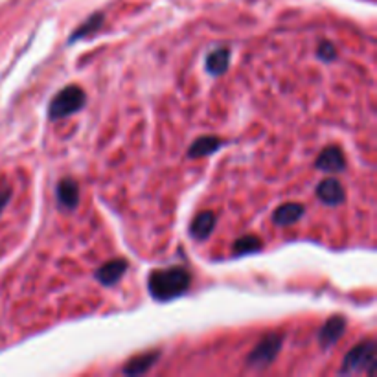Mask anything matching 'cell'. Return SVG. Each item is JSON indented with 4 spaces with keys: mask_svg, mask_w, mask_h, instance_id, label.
Returning <instances> with one entry per match:
<instances>
[{
    "mask_svg": "<svg viewBox=\"0 0 377 377\" xmlns=\"http://www.w3.org/2000/svg\"><path fill=\"white\" fill-rule=\"evenodd\" d=\"M126 271H127L126 260H112L98 269L96 278L102 282L103 286H114Z\"/></svg>",
    "mask_w": 377,
    "mask_h": 377,
    "instance_id": "ba28073f",
    "label": "cell"
},
{
    "mask_svg": "<svg viewBox=\"0 0 377 377\" xmlns=\"http://www.w3.org/2000/svg\"><path fill=\"white\" fill-rule=\"evenodd\" d=\"M282 340L284 337L278 333H271L267 335L260 344H258L256 348L252 350L251 355L247 359V364L252 368H265L272 363L278 355L282 348Z\"/></svg>",
    "mask_w": 377,
    "mask_h": 377,
    "instance_id": "277c9868",
    "label": "cell"
},
{
    "mask_svg": "<svg viewBox=\"0 0 377 377\" xmlns=\"http://www.w3.org/2000/svg\"><path fill=\"white\" fill-rule=\"evenodd\" d=\"M344 329H346V319L340 317V315L331 317L319 331V340L322 344V348H329L331 344L337 343L338 338L343 337Z\"/></svg>",
    "mask_w": 377,
    "mask_h": 377,
    "instance_id": "52a82bcc",
    "label": "cell"
},
{
    "mask_svg": "<svg viewBox=\"0 0 377 377\" xmlns=\"http://www.w3.org/2000/svg\"><path fill=\"white\" fill-rule=\"evenodd\" d=\"M376 343L373 340H364L353 346L352 352L344 357L340 373H353L363 372L366 370L368 373L376 372Z\"/></svg>",
    "mask_w": 377,
    "mask_h": 377,
    "instance_id": "7a4b0ae2",
    "label": "cell"
},
{
    "mask_svg": "<svg viewBox=\"0 0 377 377\" xmlns=\"http://www.w3.org/2000/svg\"><path fill=\"white\" fill-rule=\"evenodd\" d=\"M228 61H230V52L227 48L213 50L206 58V70L212 76H221V74L227 72Z\"/></svg>",
    "mask_w": 377,
    "mask_h": 377,
    "instance_id": "5bb4252c",
    "label": "cell"
},
{
    "mask_svg": "<svg viewBox=\"0 0 377 377\" xmlns=\"http://www.w3.org/2000/svg\"><path fill=\"white\" fill-rule=\"evenodd\" d=\"M261 249V242L256 236H243L234 243V254L236 256H245V254H252Z\"/></svg>",
    "mask_w": 377,
    "mask_h": 377,
    "instance_id": "2e32d148",
    "label": "cell"
},
{
    "mask_svg": "<svg viewBox=\"0 0 377 377\" xmlns=\"http://www.w3.org/2000/svg\"><path fill=\"white\" fill-rule=\"evenodd\" d=\"M103 22V13H94L91 15L85 22H83L81 26H79L76 32L72 34V37H70V43H74V41H79L83 39V37H88L91 34H94V32H98L100 29V26H102Z\"/></svg>",
    "mask_w": 377,
    "mask_h": 377,
    "instance_id": "9a60e30c",
    "label": "cell"
},
{
    "mask_svg": "<svg viewBox=\"0 0 377 377\" xmlns=\"http://www.w3.org/2000/svg\"><path fill=\"white\" fill-rule=\"evenodd\" d=\"M315 168L326 173H338L344 171L346 168V160H344V153L337 145H329L319 155V159L315 160Z\"/></svg>",
    "mask_w": 377,
    "mask_h": 377,
    "instance_id": "5b68a950",
    "label": "cell"
},
{
    "mask_svg": "<svg viewBox=\"0 0 377 377\" xmlns=\"http://www.w3.org/2000/svg\"><path fill=\"white\" fill-rule=\"evenodd\" d=\"M317 197L328 206H337V204L344 203L346 194H344V188L338 180L324 179L317 186Z\"/></svg>",
    "mask_w": 377,
    "mask_h": 377,
    "instance_id": "8992f818",
    "label": "cell"
},
{
    "mask_svg": "<svg viewBox=\"0 0 377 377\" xmlns=\"http://www.w3.org/2000/svg\"><path fill=\"white\" fill-rule=\"evenodd\" d=\"M317 55H319L322 61H333V59L337 58V50H335L333 44L324 41V43H320L319 50H317Z\"/></svg>",
    "mask_w": 377,
    "mask_h": 377,
    "instance_id": "e0dca14e",
    "label": "cell"
},
{
    "mask_svg": "<svg viewBox=\"0 0 377 377\" xmlns=\"http://www.w3.org/2000/svg\"><path fill=\"white\" fill-rule=\"evenodd\" d=\"M58 201L67 210H74L79 203V188L74 179H63L58 186Z\"/></svg>",
    "mask_w": 377,
    "mask_h": 377,
    "instance_id": "30bf717a",
    "label": "cell"
},
{
    "mask_svg": "<svg viewBox=\"0 0 377 377\" xmlns=\"http://www.w3.org/2000/svg\"><path fill=\"white\" fill-rule=\"evenodd\" d=\"M85 105V92L78 87H67L59 92L58 96L53 98L48 105V117L52 120H61V118L72 114V112L79 111Z\"/></svg>",
    "mask_w": 377,
    "mask_h": 377,
    "instance_id": "3957f363",
    "label": "cell"
},
{
    "mask_svg": "<svg viewBox=\"0 0 377 377\" xmlns=\"http://www.w3.org/2000/svg\"><path fill=\"white\" fill-rule=\"evenodd\" d=\"M223 145L221 138H216V136H201L194 144L190 145L188 157L190 159H199V157H209L212 153L219 150Z\"/></svg>",
    "mask_w": 377,
    "mask_h": 377,
    "instance_id": "8fae6325",
    "label": "cell"
},
{
    "mask_svg": "<svg viewBox=\"0 0 377 377\" xmlns=\"http://www.w3.org/2000/svg\"><path fill=\"white\" fill-rule=\"evenodd\" d=\"M304 216V206L298 203H287L282 204L272 213V221L278 225V227H289V225H295L300 218Z\"/></svg>",
    "mask_w": 377,
    "mask_h": 377,
    "instance_id": "9c48e42d",
    "label": "cell"
},
{
    "mask_svg": "<svg viewBox=\"0 0 377 377\" xmlns=\"http://www.w3.org/2000/svg\"><path fill=\"white\" fill-rule=\"evenodd\" d=\"M157 359H159V353L157 352H150V353H144V355H138V357L131 359L129 363L124 366L121 372L127 373V376H138V373H144L157 363Z\"/></svg>",
    "mask_w": 377,
    "mask_h": 377,
    "instance_id": "4fadbf2b",
    "label": "cell"
},
{
    "mask_svg": "<svg viewBox=\"0 0 377 377\" xmlns=\"http://www.w3.org/2000/svg\"><path fill=\"white\" fill-rule=\"evenodd\" d=\"M213 227H216V213L201 212L199 216H195V219L192 221L190 234H192L195 239H206V237L212 234Z\"/></svg>",
    "mask_w": 377,
    "mask_h": 377,
    "instance_id": "7c38bea8",
    "label": "cell"
},
{
    "mask_svg": "<svg viewBox=\"0 0 377 377\" xmlns=\"http://www.w3.org/2000/svg\"><path fill=\"white\" fill-rule=\"evenodd\" d=\"M190 284H192V275L184 267H169L151 272L147 287L153 298L159 302H168L184 295L190 289Z\"/></svg>",
    "mask_w": 377,
    "mask_h": 377,
    "instance_id": "6da1fadb",
    "label": "cell"
},
{
    "mask_svg": "<svg viewBox=\"0 0 377 377\" xmlns=\"http://www.w3.org/2000/svg\"><path fill=\"white\" fill-rule=\"evenodd\" d=\"M11 197V192L8 188L6 190H0V212L6 209V204H8V201H10Z\"/></svg>",
    "mask_w": 377,
    "mask_h": 377,
    "instance_id": "ac0fdd59",
    "label": "cell"
}]
</instances>
